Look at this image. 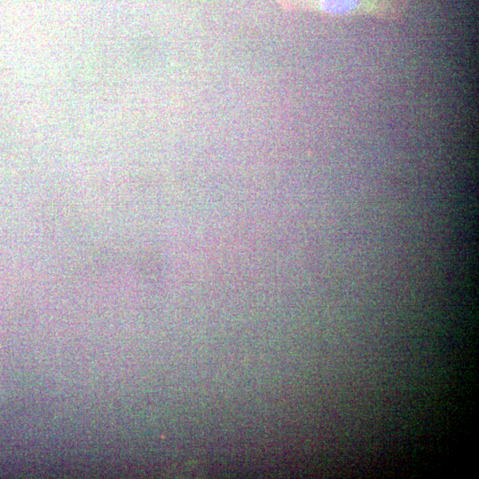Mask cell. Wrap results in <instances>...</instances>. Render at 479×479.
Returning <instances> with one entry per match:
<instances>
[{"instance_id":"1","label":"cell","mask_w":479,"mask_h":479,"mask_svg":"<svg viewBox=\"0 0 479 479\" xmlns=\"http://www.w3.org/2000/svg\"><path fill=\"white\" fill-rule=\"evenodd\" d=\"M286 10H306L334 15L366 14L386 20L401 18L408 0H276Z\"/></svg>"}]
</instances>
